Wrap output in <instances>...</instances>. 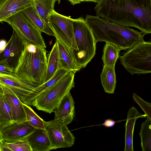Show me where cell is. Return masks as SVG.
Instances as JSON below:
<instances>
[{
    "label": "cell",
    "mask_w": 151,
    "mask_h": 151,
    "mask_svg": "<svg viewBox=\"0 0 151 151\" xmlns=\"http://www.w3.org/2000/svg\"><path fill=\"white\" fill-rule=\"evenodd\" d=\"M0 86L10 108L14 123L26 121V115L22 102L9 88L3 85Z\"/></svg>",
    "instance_id": "4fadbf2b"
},
{
    "label": "cell",
    "mask_w": 151,
    "mask_h": 151,
    "mask_svg": "<svg viewBox=\"0 0 151 151\" xmlns=\"http://www.w3.org/2000/svg\"><path fill=\"white\" fill-rule=\"evenodd\" d=\"M120 51L116 46L106 42L104 47L102 58L104 65L115 67Z\"/></svg>",
    "instance_id": "d4e9b609"
},
{
    "label": "cell",
    "mask_w": 151,
    "mask_h": 151,
    "mask_svg": "<svg viewBox=\"0 0 151 151\" xmlns=\"http://www.w3.org/2000/svg\"><path fill=\"white\" fill-rule=\"evenodd\" d=\"M3 138L2 135V134L1 131H0V141L3 140Z\"/></svg>",
    "instance_id": "8d00e7d4"
},
{
    "label": "cell",
    "mask_w": 151,
    "mask_h": 151,
    "mask_svg": "<svg viewBox=\"0 0 151 151\" xmlns=\"http://www.w3.org/2000/svg\"><path fill=\"white\" fill-rule=\"evenodd\" d=\"M24 44H32L46 48L41 32L30 22L22 12L5 19Z\"/></svg>",
    "instance_id": "ba28073f"
},
{
    "label": "cell",
    "mask_w": 151,
    "mask_h": 151,
    "mask_svg": "<svg viewBox=\"0 0 151 151\" xmlns=\"http://www.w3.org/2000/svg\"><path fill=\"white\" fill-rule=\"evenodd\" d=\"M58 1V0H34V6L41 19L49 27V15L54 10L55 2Z\"/></svg>",
    "instance_id": "603a6c76"
},
{
    "label": "cell",
    "mask_w": 151,
    "mask_h": 151,
    "mask_svg": "<svg viewBox=\"0 0 151 151\" xmlns=\"http://www.w3.org/2000/svg\"><path fill=\"white\" fill-rule=\"evenodd\" d=\"M35 128L25 121L14 123L1 131L4 140L6 143H12L27 138Z\"/></svg>",
    "instance_id": "7c38bea8"
},
{
    "label": "cell",
    "mask_w": 151,
    "mask_h": 151,
    "mask_svg": "<svg viewBox=\"0 0 151 151\" xmlns=\"http://www.w3.org/2000/svg\"><path fill=\"white\" fill-rule=\"evenodd\" d=\"M73 26L78 50L72 52L77 64L81 69L85 68L94 56L97 41L83 17L74 19Z\"/></svg>",
    "instance_id": "277c9868"
},
{
    "label": "cell",
    "mask_w": 151,
    "mask_h": 151,
    "mask_svg": "<svg viewBox=\"0 0 151 151\" xmlns=\"http://www.w3.org/2000/svg\"></svg>",
    "instance_id": "74e56055"
},
{
    "label": "cell",
    "mask_w": 151,
    "mask_h": 151,
    "mask_svg": "<svg viewBox=\"0 0 151 151\" xmlns=\"http://www.w3.org/2000/svg\"><path fill=\"white\" fill-rule=\"evenodd\" d=\"M71 71L63 68H58L51 78L45 83L39 85L32 92L30 99V104L35 99L46 89L53 85Z\"/></svg>",
    "instance_id": "7402d4cb"
},
{
    "label": "cell",
    "mask_w": 151,
    "mask_h": 151,
    "mask_svg": "<svg viewBox=\"0 0 151 151\" xmlns=\"http://www.w3.org/2000/svg\"><path fill=\"white\" fill-rule=\"evenodd\" d=\"M34 0H7L0 6V22L33 5Z\"/></svg>",
    "instance_id": "9a60e30c"
},
{
    "label": "cell",
    "mask_w": 151,
    "mask_h": 151,
    "mask_svg": "<svg viewBox=\"0 0 151 151\" xmlns=\"http://www.w3.org/2000/svg\"><path fill=\"white\" fill-rule=\"evenodd\" d=\"M132 96L133 99L141 107L146 116L151 119V103L145 101L135 93H133Z\"/></svg>",
    "instance_id": "f1b7e54d"
},
{
    "label": "cell",
    "mask_w": 151,
    "mask_h": 151,
    "mask_svg": "<svg viewBox=\"0 0 151 151\" xmlns=\"http://www.w3.org/2000/svg\"><path fill=\"white\" fill-rule=\"evenodd\" d=\"M24 44L16 32L12 34L4 49L0 52V60L6 61L14 70L17 67Z\"/></svg>",
    "instance_id": "8fae6325"
},
{
    "label": "cell",
    "mask_w": 151,
    "mask_h": 151,
    "mask_svg": "<svg viewBox=\"0 0 151 151\" xmlns=\"http://www.w3.org/2000/svg\"><path fill=\"white\" fill-rule=\"evenodd\" d=\"M58 46L57 42L56 41L48 57L46 70L42 83L49 80L58 69Z\"/></svg>",
    "instance_id": "cb8c5ba5"
},
{
    "label": "cell",
    "mask_w": 151,
    "mask_h": 151,
    "mask_svg": "<svg viewBox=\"0 0 151 151\" xmlns=\"http://www.w3.org/2000/svg\"><path fill=\"white\" fill-rule=\"evenodd\" d=\"M99 0H81L82 2H93L95 3H97Z\"/></svg>",
    "instance_id": "e575fe53"
},
{
    "label": "cell",
    "mask_w": 151,
    "mask_h": 151,
    "mask_svg": "<svg viewBox=\"0 0 151 151\" xmlns=\"http://www.w3.org/2000/svg\"><path fill=\"white\" fill-rule=\"evenodd\" d=\"M145 121L141 125L139 133L142 151H151V119L146 116Z\"/></svg>",
    "instance_id": "484cf974"
},
{
    "label": "cell",
    "mask_w": 151,
    "mask_h": 151,
    "mask_svg": "<svg viewBox=\"0 0 151 151\" xmlns=\"http://www.w3.org/2000/svg\"><path fill=\"white\" fill-rule=\"evenodd\" d=\"M100 78L105 92L109 94L114 93L116 82L114 67L104 65Z\"/></svg>",
    "instance_id": "d6986e66"
},
{
    "label": "cell",
    "mask_w": 151,
    "mask_h": 151,
    "mask_svg": "<svg viewBox=\"0 0 151 151\" xmlns=\"http://www.w3.org/2000/svg\"><path fill=\"white\" fill-rule=\"evenodd\" d=\"M7 0H0V6L3 4Z\"/></svg>",
    "instance_id": "d590c367"
},
{
    "label": "cell",
    "mask_w": 151,
    "mask_h": 151,
    "mask_svg": "<svg viewBox=\"0 0 151 151\" xmlns=\"http://www.w3.org/2000/svg\"><path fill=\"white\" fill-rule=\"evenodd\" d=\"M117 122L111 119H106L104 121V123L102 124L97 125V126L102 125L107 128L111 127L114 126Z\"/></svg>",
    "instance_id": "4dcf8cb0"
},
{
    "label": "cell",
    "mask_w": 151,
    "mask_h": 151,
    "mask_svg": "<svg viewBox=\"0 0 151 151\" xmlns=\"http://www.w3.org/2000/svg\"><path fill=\"white\" fill-rule=\"evenodd\" d=\"M73 19L62 15L54 9L49 15V27L56 40L68 48L72 52L78 50L74 33Z\"/></svg>",
    "instance_id": "52a82bcc"
},
{
    "label": "cell",
    "mask_w": 151,
    "mask_h": 151,
    "mask_svg": "<svg viewBox=\"0 0 151 151\" xmlns=\"http://www.w3.org/2000/svg\"><path fill=\"white\" fill-rule=\"evenodd\" d=\"M26 117V121L35 128L45 129V122L29 106L22 102Z\"/></svg>",
    "instance_id": "4316f807"
},
{
    "label": "cell",
    "mask_w": 151,
    "mask_h": 151,
    "mask_svg": "<svg viewBox=\"0 0 151 151\" xmlns=\"http://www.w3.org/2000/svg\"><path fill=\"white\" fill-rule=\"evenodd\" d=\"M14 72V70L6 61L4 60H0V72L12 73Z\"/></svg>",
    "instance_id": "f546056e"
},
{
    "label": "cell",
    "mask_w": 151,
    "mask_h": 151,
    "mask_svg": "<svg viewBox=\"0 0 151 151\" xmlns=\"http://www.w3.org/2000/svg\"><path fill=\"white\" fill-rule=\"evenodd\" d=\"M0 151H12L3 139L0 142Z\"/></svg>",
    "instance_id": "1f68e13d"
},
{
    "label": "cell",
    "mask_w": 151,
    "mask_h": 151,
    "mask_svg": "<svg viewBox=\"0 0 151 151\" xmlns=\"http://www.w3.org/2000/svg\"><path fill=\"white\" fill-rule=\"evenodd\" d=\"M85 19L97 42L109 43L120 50L128 49L144 40L145 35L141 32L112 23L98 16L87 14Z\"/></svg>",
    "instance_id": "7a4b0ae2"
},
{
    "label": "cell",
    "mask_w": 151,
    "mask_h": 151,
    "mask_svg": "<svg viewBox=\"0 0 151 151\" xmlns=\"http://www.w3.org/2000/svg\"><path fill=\"white\" fill-rule=\"evenodd\" d=\"M121 64L132 75L151 72V42L141 40L122 56Z\"/></svg>",
    "instance_id": "8992f818"
},
{
    "label": "cell",
    "mask_w": 151,
    "mask_h": 151,
    "mask_svg": "<svg viewBox=\"0 0 151 151\" xmlns=\"http://www.w3.org/2000/svg\"><path fill=\"white\" fill-rule=\"evenodd\" d=\"M145 114H142L137 109L132 106L129 110L125 124L124 151H133V135L136 122L139 118L145 117Z\"/></svg>",
    "instance_id": "2e32d148"
},
{
    "label": "cell",
    "mask_w": 151,
    "mask_h": 151,
    "mask_svg": "<svg viewBox=\"0 0 151 151\" xmlns=\"http://www.w3.org/2000/svg\"><path fill=\"white\" fill-rule=\"evenodd\" d=\"M32 151H49L51 144L47 133L45 129L35 128L27 138Z\"/></svg>",
    "instance_id": "e0dca14e"
},
{
    "label": "cell",
    "mask_w": 151,
    "mask_h": 151,
    "mask_svg": "<svg viewBox=\"0 0 151 151\" xmlns=\"http://www.w3.org/2000/svg\"><path fill=\"white\" fill-rule=\"evenodd\" d=\"M58 48V68H63L75 73L81 69L77 64L71 51L60 42L56 40Z\"/></svg>",
    "instance_id": "ac0fdd59"
},
{
    "label": "cell",
    "mask_w": 151,
    "mask_h": 151,
    "mask_svg": "<svg viewBox=\"0 0 151 151\" xmlns=\"http://www.w3.org/2000/svg\"><path fill=\"white\" fill-rule=\"evenodd\" d=\"M14 123L10 108L0 86V131Z\"/></svg>",
    "instance_id": "ffe728a7"
},
{
    "label": "cell",
    "mask_w": 151,
    "mask_h": 151,
    "mask_svg": "<svg viewBox=\"0 0 151 151\" xmlns=\"http://www.w3.org/2000/svg\"><path fill=\"white\" fill-rule=\"evenodd\" d=\"M6 143L12 151H32L27 138L12 143Z\"/></svg>",
    "instance_id": "83f0119b"
},
{
    "label": "cell",
    "mask_w": 151,
    "mask_h": 151,
    "mask_svg": "<svg viewBox=\"0 0 151 151\" xmlns=\"http://www.w3.org/2000/svg\"><path fill=\"white\" fill-rule=\"evenodd\" d=\"M75 109V102L70 92L64 96L55 109L54 119L60 120L67 125L73 120Z\"/></svg>",
    "instance_id": "5bb4252c"
},
{
    "label": "cell",
    "mask_w": 151,
    "mask_h": 151,
    "mask_svg": "<svg viewBox=\"0 0 151 151\" xmlns=\"http://www.w3.org/2000/svg\"><path fill=\"white\" fill-rule=\"evenodd\" d=\"M21 12L27 19L41 32L54 36L52 30L41 19L33 5Z\"/></svg>",
    "instance_id": "44dd1931"
},
{
    "label": "cell",
    "mask_w": 151,
    "mask_h": 151,
    "mask_svg": "<svg viewBox=\"0 0 151 151\" xmlns=\"http://www.w3.org/2000/svg\"><path fill=\"white\" fill-rule=\"evenodd\" d=\"M6 86L15 93L22 103L30 106L31 95L39 84L25 81L14 73L0 72V85Z\"/></svg>",
    "instance_id": "30bf717a"
},
{
    "label": "cell",
    "mask_w": 151,
    "mask_h": 151,
    "mask_svg": "<svg viewBox=\"0 0 151 151\" xmlns=\"http://www.w3.org/2000/svg\"><path fill=\"white\" fill-rule=\"evenodd\" d=\"M45 48L32 44L24 48L14 74L25 81L41 85L47 64Z\"/></svg>",
    "instance_id": "3957f363"
},
{
    "label": "cell",
    "mask_w": 151,
    "mask_h": 151,
    "mask_svg": "<svg viewBox=\"0 0 151 151\" xmlns=\"http://www.w3.org/2000/svg\"><path fill=\"white\" fill-rule=\"evenodd\" d=\"M71 4L74 5L76 4H80L81 2V0H68Z\"/></svg>",
    "instance_id": "836d02e7"
},
{
    "label": "cell",
    "mask_w": 151,
    "mask_h": 151,
    "mask_svg": "<svg viewBox=\"0 0 151 151\" xmlns=\"http://www.w3.org/2000/svg\"><path fill=\"white\" fill-rule=\"evenodd\" d=\"M75 73L70 71L36 97L32 105L38 110L50 114L63 98L74 87Z\"/></svg>",
    "instance_id": "5b68a950"
},
{
    "label": "cell",
    "mask_w": 151,
    "mask_h": 151,
    "mask_svg": "<svg viewBox=\"0 0 151 151\" xmlns=\"http://www.w3.org/2000/svg\"><path fill=\"white\" fill-rule=\"evenodd\" d=\"M96 16L112 23L151 32V0H99Z\"/></svg>",
    "instance_id": "6da1fadb"
},
{
    "label": "cell",
    "mask_w": 151,
    "mask_h": 151,
    "mask_svg": "<svg viewBox=\"0 0 151 151\" xmlns=\"http://www.w3.org/2000/svg\"><path fill=\"white\" fill-rule=\"evenodd\" d=\"M6 42L5 40H2L0 41V52L5 48Z\"/></svg>",
    "instance_id": "d6a6232c"
},
{
    "label": "cell",
    "mask_w": 151,
    "mask_h": 151,
    "mask_svg": "<svg viewBox=\"0 0 151 151\" xmlns=\"http://www.w3.org/2000/svg\"><path fill=\"white\" fill-rule=\"evenodd\" d=\"M67 125L59 119L45 122V129L48 135L51 144V150L73 146L75 138Z\"/></svg>",
    "instance_id": "9c48e42d"
}]
</instances>
